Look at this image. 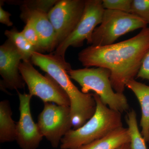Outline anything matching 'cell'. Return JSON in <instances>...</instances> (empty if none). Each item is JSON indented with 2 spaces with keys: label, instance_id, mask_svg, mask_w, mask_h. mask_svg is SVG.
Instances as JSON below:
<instances>
[{
  "label": "cell",
  "instance_id": "cell-1",
  "mask_svg": "<svg viewBox=\"0 0 149 149\" xmlns=\"http://www.w3.org/2000/svg\"><path fill=\"white\" fill-rule=\"evenodd\" d=\"M149 49V28L147 27L135 37L120 42L104 47L89 46L78 54V58L85 68L109 70L113 90L123 93L126 83L137 76Z\"/></svg>",
  "mask_w": 149,
  "mask_h": 149
},
{
  "label": "cell",
  "instance_id": "cell-2",
  "mask_svg": "<svg viewBox=\"0 0 149 149\" xmlns=\"http://www.w3.org/2000/svg\"><path fill=\"white\" fill-rule=\"evenodd\" d=\"M31 61L52 77L68 96L73 129L80 128L93 116L97 107L93 94L83 93L72 83L68 72L72 68L65 58L53 53L35 52Z\"/></svg>",
  "mask_w": 149,
  "mask_h": 149
},
{
  "label": "cell",
  "instance_id": "cell-3",
  "mask_svg": "<svg viewBox=\"0 0 149 149\" xmlns=\"http://www.w3.org/2000/svg\"><path fill=\"white\" fill-rule=\"evenodd\" d=\"M93 96L97 104L95 112L80 128L66 133L61 141V149H77L123 126L121 113L109 108L97 94Z\"/></svg>",
  "mask_w": 149,
  "mask_h": 149
},
{
  "label": "cell",
  "instance_id": "cell-4",
  "mask_svg": "<svg viewBox=\"0 0 149 149\" xmlns=\"http://www.w3.org/2000/svg\"><path fill=\"white\" fill-rule=\"evenodd\" d=\"M70 78L77 82L83 93L91 91L100 97L102 101L111 109L122 113L129 108L128 101L123 93H116L112 87L111 72L103 68H85L68 71Z\"/></svg>",
  "mask_w": 149,
  "mask_h": 149
},
{
  "label": "cell",
  "instance_id": "cell-5",
  "mask_svg": "<svg viewBox=\"0 0 149 149\" xmlns=\"http://www.w3.org/2000/svg\"><path fill=\"white\" fill-rule=\"evenodd\" d=\"M147 25L145 20L133 14L105 9L102 23L94 30L90 45L94 47L110 45L123 35L143 29Z\"/></svg>",
  "mask_w": 149,
  "mask_h": 149
},
{
  "label": "cell",
  "instance_id": "cell-6",
  "mask_svg": "<svg viewBox=\"0 0 149 149\" xmlns=\"http://www.w3.org/2000/svg\"><path fill=\"white\" fill-rule=\"evenodd\" d=\"M19 70L30 95L37 96L44 103L70 107L69 97L64 90L49 74L43 75L38 72L30 61L22 62Z\"/></svg>",
  "mask_w": 149,
  "mask_h": 149
},
{
  "label": "cell",
  "instance_id": "cell-7",
  "mask_svg": "<svg viewBox=\"0 0 149 149\" xmlns=\"http://www.w3.org/2000/svg\"><path fill=\"white\" fill-rule=\"evenodd\" d=\"M104 10L102 0H85L83 15L75 29L52 53L65 58L69 47H82L85 40L90 44L96 26L102 23Z\"/></svg>",
  "mask_w": 149,
  "mask_h": 149
},
{
  "label": "cell",
  "instance_id": "cell-8",
  "mask_svg": "<svg viewBox=\"0 0 149 149\" xmlns=\"http://www.w3.org/2000/svg\"><path fill=\"white\" fill-rule=\"evenodd\" d=\"M44 104L37 124L43 137L54 148H57L63 137L72 127L70 107L50 102Z\"/></svg>",
  "mask_w": 149,
  "mask_h": 149
},
{
  "label": "cell",
  "instance_id": "cell-9",
  "mask_svg": "<svg viewBox=\"0 0 149 149\" xmlns=\"http://www.w3.org/2000/svg\"><path fill=\"white\" fill-rule=\"evenodd\" d=\"M85 4V0H61L48 13L56 35L57 47L75 29L83 15Z\"/></svg>",
  "mask_w": 149,
  "mask_h": 149
},
{
  "label": "cell",
  "instance_id": "cell-10",
  "mask_svg": "<svg viewBox=\"0 0 149 149\" xmlns=\"http://www.w3.org/2000/svg\"><path fill=\"white\" fill-rule=\"evenodd\" d=\"M17 92L20 116L16 124V141L21 149H36L43 136L31 114L30 103L32 96L29 94Z\"/></svg>",
  "mask_w": 149,
  "mask_h": 149
},
{
  "label": "cell",
  "instance_id": "cell-11",
  "mask_svg": "<svg viewBox=\"0 0 149 149\" xmlns=\"http://www.w3.org/2000/svg\"><path fill=\"white\" fill-rule=\"evenodd\" d=\"M22 58L12 43L8 40L0 47V74L2 84L6 88L16 90L24 87L20 72L19 65Z\"/></svg>",
  "mask_w": 149,
  "mask_h": 149
},
{
  "label": "cell",
  "instance_id": "cell-12",
  "mask_svg": "<svg viewBox=\"0 0 149 149\" xmlns=\"http://www.w3.org/2000/svg\"><path fill=\"white\" fill-rule=\"evenodd\" d=\"M20 17L30 22L41 40L43 52H52L56 49L57 37L55 31L48 17V13L39 9L21 6Z\"/></svg>",
  "mask_w": 149,
  "mask_h": 149
},
{
  "label": "cell",
  "instance_id": "cell-13",
  "mask_svg": "<svg viewBox=\"0 0 149 149\" xmlns=\"http://www.w3.org/2000/svg\"><path fill=\"white\" fill-rule=\"evenodd\" d=\"M125 86L133 92L140 103L141 133L146 142L149 143V86L133 79L128 81Z\"/></svg>",
  "mask_w": 149,
  "mask_h": 149
},
{
  "label": "cell",
  "instance_id": "cell-14",
  "mask_svg": "<svg viewBox=\"0 0 149 149\" xmlns=\"http://www.w3.org/2000/svg\"><path fill=\"white\" fill-rule=\"evenodd\" d=\"M129 143L130 138L128 128L122 126L102 138L77 149H118Z\"/></svg>",
  "mask_w": 149,
  "mask_h": 149
},
{
  "label": "cell",
  "instance_id": "cell-15",
  "mask_svg": "<svg viewBox=\"0 0 149 149\" xmlns=\"http://www.w3.org/2000/svg\"><path fill=\"white\" fill-rule=\"evenodd\" d=\"M16 124L12 118V111L8 101L0 103V142L16 140Z\"/></svg>",
  "mask_w": 149,
  "mask_h": 149
},
{
  "label": "cell",
  "instance_id": "cell-16",
  "mask_svg": "<svg viewBox=\"0 0 149 149\" xmlns=\"http://www.w3.org/2000/svg\"><path fill=\"white\" fill-rule=\"evenodd\" d=\"M4 34L7 37L8 40L12 43L21 55L22 61L31 60L32 54L34 52H36V50L25 39L21 32H19L16 28H14L11 30H6Z\"/></svg>",
  "mask_w": 149,
  "mask_h": 149
},
{
  "label": "cell",
  "instance_id": "cell-17",
  "mask_svg": "<svg viewBox=\"0 0 149 149\" xmlns=\"http://www.w3.org/2000/svg\"><path fill=\"white\" fill-rule=\"evenodd\" d=\"M126 121L130 135L131 149H148L146 141L138 127L135 111L132 109L128 112L126 116Z\"/></svg>",
  "mask_w": 149,
  "mask_h": 149
},
{
  "label": "cell",
  "instance_id": "cell-18",
  "mask_svg": "<svg viewBox=\"0 0 149 149\" xmlns=\"http://www.w3.org/2000/svg\"><path fill=\"white\" fill-rule=\"evenodd\" d=\"M26 25L21 32L25 39L35 48L36 52H43L40 37L35 28L30 22H25Z\"/></svg>",
  "mask_w": 149,
  "mask_h": 149
},
{
  "label": "cell",
  "instance_id": "cell-19",
  "mask_svg": "<svg viewBox=\"0 0 149 149\" xmlns=\"http://www.w3.org/2000/svg\"><path fill=\"white\" fill-rule=\"evenodd\" d=\"M58 1L56 0H34V1H8V3L14 4L19 3L21 6H24L27 7L31 8L45 11L49 13Z\"/></svg>",
  "mask_w": 149,
  "mask_h": 149
},
{
  "label": "cell",
  "instance_id": "cell-20",
  "mask_svg": "<svg viewBox=\"0 0 149 149\" xmlns=\"http://www.w3.org/2000/svg\"><path fill=\"white\" fill-rule=\"evenodd\" d=\"M130 13L141 17L149 24V0H133Z\"/></svg>",
  "mask_w": 149,
  "mask_h": 149
},
{
  "label": "cell",
  "instance_id": "cell-21",
  "mask_svg": "<svg viewBox=\"0 0 149 149\" xmlns=\"http://www.w3.org/2000/svg\"><path fill=\"white\" fill-rule=\"evenodd\" d=\"M133 0H102L105 9L130 13Z\"/></svg>",
  "mask_w": 149,
  "mask_h": 149
},
{
  "label": "cell",
  "instance_id": "cell-22",
  "mask_svg": "<svg viewBox=\"0 0 149 149\" xmlns=\"http://www.w3.org/2000/svg\"><path fill=\"white\" fill-rule=\"evenodd\" d=\"M136 77L149 81V49L143 58L141 67Z\"/></svg>",
  "mask_w": 149,
  "mask_h": 149
},
{
  "label": "cell",
  "instance_id": "cell-23",
  "mask_svg": "<svg viewBox=\"0 0 149 149\" xmlns=\"http://www.w3.org/2000/svg\"><path fill=\"white\" fill-rule=\"evenodd\" d=\"M11 15L8 12L4 10L2 5L0 6V22L5 24L8 27H11L13 25L12 22L10 21V17Z\"/></svg>",
  "mask_w": 149,
  "mask_h": 149
},
{
  "label": "cell",
  "instance_id": "cell-24",
  "mask_svg": "<svg viewBox=\"0 0 149 149\" xmlns=\"http://www.w3.org/2000/svg\"><path fill=\"white\" fill-rule=\"evenodd\" d=\"M118 149H131V147H130V143H127L123 145L122 146L118 148Z\"/></svg>",
  "mask_w": 149,
  "mask_h": 149
}]
</instances>
